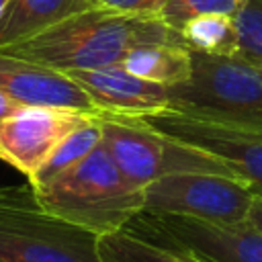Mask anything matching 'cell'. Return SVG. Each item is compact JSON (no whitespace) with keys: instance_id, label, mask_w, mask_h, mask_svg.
Wrapping results in <instances>:
<instances>
[{"instance_id":"obj_12","label":"cell","mask_w":262,"mask_h":262,"mask_svg":"<svg viewBox=\"0 0 262 262\" xmlns=\"http://www.w3.org/2000/svg\"><path fill=\"white\" fill-rule=\"evenodd\" d=\"M92 8H98L96 0H8L0 16V49L23 43Z\"/></svg>"},{"instance_id":"obj_11","label":"cell","mask_w":262,"mask_h":262,"mask_svg":"<svg viewBox=\"0 0 262 262\" xmlns=\"http://www.w3.org/2000/svg\"><path fill=\"white\" fill-rule=\"evenodd\" d=\"M68 76L90 96L102 115L115 117H147L170 111L168 88L133 76L121 63L74 70Z\"/></svg>"},{"instance_id":"obj_2","label":"cell","mask_w":262,"mask_h":262,"mask_svg":"<svg viewBox=\"0 0 262 262\" xmlns=\"http://www.w3.org/2000/svg\"><path fill=\"white\" fill-rule=\"evenodd\" d=\"M35 192L47 211L96 235L125 229L145 205L143 188L119 170L102 141Z\"/></svg>"},{"instance_id":"obj_17","label":"cell","mask_w":262,"mask_h":262,"mask_svg":"<svg viewBox=\"0 0 262 262\" xmlns=\"http://www.w3.org/2000/svg\"><path fill=\"white\" fill-rule=\"evenodd\" d=\"M246 0H168L160 12V18L172 29L180 31L184 23L205 14H229L235 16Z\"/></svg>"},{"instance_id":"obj_7","label":"cell","mask_w":262,"mask_h":262,"mask_svg":"<svg viewBox=\"0 0 262 262\" xmlns=\"http://www.w3.org/2000/svg\"><path fill=\"white\" fill-rule=\"evenodd\" d=\"M127 229L192 262H262V231L252 223H211L180 215L139 213Z\"/></svg>"},{"instance_id":"obj_6","label":"cell","mask_w":262,"mask_h":262,"mask_svg":"<svg viewBox=\"0 0 262 262\" xmlns=\"http://www.w3.org/2000/svg\"><path fill=\"white\" fill-rule=\"evenodd\" d=\"M141 213L180 215L211 223H242L248 219L254 192L235 176L186 172L170 174L143 188Z\"/></svg>"},{"instance_id":"obj_3","label":"cell","mask_w":262,"mask_h":262,"mask_svg":"<svg viewBox=\"0 0 262 262\" xmlns=\"http://www.w3.org/2000/svg\"><path fill=\"white\" fill-rule=\"evenodd\" d=\"M170 111L186 117L262 131V76L239 55L192 51V74L168 88Z\"/></svg>"},{"instance_id":"obj_20","label":"cell","mask_w":262,"mask_h":262,"mask_svg":"<svg viewBox=\"0 0 262 262\" xmlns=\"http://www.w3.org/2000/svg\"><path fill=\"white\" fill-rule=\"evenodd\" d=\"M248 223H252L256 229L262 231V196H254L252 201V207H250V213H248Z\"/></svg>"},{"instance_id":"obj_19","label":"cell","mask_w":262,"mask_h":262,"mask_svg":"<svg viewBox=\"0 0 262 262\" xmlns=\"http://www.w3.org/2000/svg\"><path fill=\"white\" fill-rule=\"evenodd\" d=\"M98 6L125 12V14H137V16H158L168 0H96Z\"/></svg>"},{"instance_id":"obj_18","label":"cell","mask_w":262,"mask_h":262,"mask_svg":"<svg viewBox=\"0 0 262 262\" xmlns=\"http://www.w3.org/2000/svg\"><path fill=\"white\" fill-rule=\"evenodd\" d=\"M239 33V57L262 66V0H246L235 14Z\"/></svg>"},{"instance_id":"obj_16","label":"cell","mask_w":262,"mask_h":262,"mask_svg":"<svg viewBox=\"0 0 262 262\" xmlns=\"http://www.w3.org/2000/svg\"><path fill=\"white\" fill-rule=\"evenodd\" d=\"M180 35L190 51L209 55H237L239 33L235 16L229 14H205L190 18L182 25Z\"/></svg>"},{"instance_id":"obj_10","label":"cell","mask_w":262,"mask_h":262,"mask_svg":"<svg viewBox=\"0 0 262 262\" xmlns=\"http://www.w3.org/2000/svg\"><path fill=\"white\" fill-rule=\"evenodd\" d=\"M0 92L20 106H57L102 115L90 96L63 72L0 49Z\"/></svg>"},{"instance_id":"obj_23","label":"cell","mask_w":262,"mask_h":262,"mask_svg":"<svg viewBox=\"0 0 262 262\" xmlns=\"http://www.w3.org/2000/svg\"><path fill=\"white\" fill-rule=\"evenodd\" d=\"M258 68V72H260V76H262V66H256Z\"/></svg>"},{"instance_id":"obj_22","label":"cell","mask_w":262,"mask_h":262,"mask_svg":"<svg viewBox=\"0 0 262 262\" xmlns=\"http://www.w3.org/2000/svg\"><path fill=\"white\" fill-rule=\"evenodd\" d=\"M8 4V0H0V16H2V12H4V6Z\"/></svg>"},{"instance_id":"obj_14","label":"cell","mask_w":262,"mask_h":262,"mask_svg":"<svg viewBox=\"0 0 262 262\" xmlns=\"http://www.w3.org/2000/svg\"><path fill=\"white\" fill-rule=\"evenodd\" d=\"M102 115L88 119L82 127L74 129L55 149L53 154L47 158V162L37 170V174L33 178H29L27 182L33 188H41L47 182H51L53 178H57L59 174H63L66 170H70L72 166H76L78 162H82L96 145H100L102 141Z\"/></svg>"},{"instance_id":"obj_4","label":"cell","mask_w":262,"mask_h":262,"mask_svg":"<svg viewBox=\"0 0 262 262\" xmlns=\"http://www.w3.org/2000/svg\"><path fill=\"white\" fill-rule=\"evenodd\" d=\"M0 262H100L98 235L47 211L29 182L0 186Z\"/></svg>"},{"instance_id":"obj_15","label":"cell","mask_w":262,"mask_h":262,"mask_svg":"<svg viewBox=\"0 0 262 262\" xmlns=\"http://www.w3.org/2000/svg\"><path fill=\"white\" fill-rule=\"evenodd\" d=\"M100 262H192L184 254L147 239L131 229L98 235Z\"/></svg>"},{"instance_id":"obj_5","label":"cell","mask_w":262,"mask_h":262,"mask_svg":"<svg viewBox=\"0 0 262 262\" xmlns=\"http://www.w3.org/2000/svg\"><path fill=\"white\" fill-rule=\"evenodd\" d=\"M102 143L119 170L137 186L186 172H209L239 178L225 162L182 139L149 127L137 117L102 115Z\"/></svg>"},{"instance_id":"obj_1","label":"cell","mask_w":262,"mask_h":262,"mask_svg":"<svg viewBox=\"0 0 262 262\" xmlns=\"http://www.w3.org/2000/svg\"><path fill=\"white\" fill-rule=\"evenodd\" d=\"M143 45L186 47L180 31L158 16L125 14L98 6L78 12L2 51L68 74L123 63L133 49Z\"/></svg>"},{"instance_id":"obj_13","label":"cell","mask_w":262,"mask_h":262,"mask_svg":"<svg viewBox=\"0 0 262 262\" xmlns=\"http://www.w3.org/2000/svg\"><path fill=\"white\" fill-rule=\"evenodd\" d=\"M127 72L164 88L186 82L192 74V51L184 45H143L121 63Z\"/></svg>"},{"instance_id":"obj_9","label":"cell","mask_w":262,"mask_h":262,"mask_svg":"<svg viewBox=\"0 0 262 262\" xmlns=\"http://www.w3.org/2000/svg\"><path fill=\"white\" fill-rule=\"evenodd\" d=\"M149 127L205 149L225 162L256 196H262V131L219 125L176 111L141 117Z\"/></svg>"},{"instance_id":"obj_8","label":"cell","mask_w":262,"mask_h":262,"mask_svg":"<svg viewBox=\"0 0 262 262\" xmlns=\"http://www.w3.org/2000/svg\"><path fill=\"white\" fill-rule=\"evenodd\" d=\"M92 117L98 115L57 106H18L0 121V160L29 180L53 149Z\"/></svg>"},{"instance_id":"obj_21","label":"cell","mask_w":262,"mask_h":262,"mask_svg":"<svg viewBox=\"0 0 262 262\" xmlns=\"http://www.w3.org/2000/svg\"><path fill=\"white\" fill-rule=\"evenodd\" d=\"M18 106H20V104H16L14 100H10L8 96H4V94L0 92V121H2L4 117H8L10 113H14Z\"/></svg>"}]
</instances>
